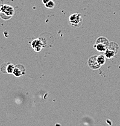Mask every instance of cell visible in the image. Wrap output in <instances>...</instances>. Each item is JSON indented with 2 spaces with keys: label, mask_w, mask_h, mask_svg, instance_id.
<instances>
[{
  "label": "cell",
  "mask_w": 120,
  "mask_h": 126,
  "mask_svg": "<svg viewBox=\"0 0 120 126\" xmlns=\"http://www.w3.org/2000/svg\"><path fill=\"white\" fill-rule=\"evenodd\" d=\"M1 13L0 16L4 20L10 19L15 14L14 8L9 5H2L1 7Z\"/></svg>",
  "instance_id": "6da1fadb"
},
{
  "label": "cell",
  "mask_w": 120,
  "mask_h": 126,
  "mask_svg": "<svg viewBox=\"0 0 120 126\" xmlns=\"http://www.w3.org/2000/svg\"><path fill=\"white\" fill-rule=\"evenodd\" d=\"M83 21V18L80 14H72L69 18V22L75 27H78L82 24Z\"/></svg>",
  "instance_id": "7a4b0ae2"
},
{
  "label": "cell",
  "mask_w": 120,
  "mask_h": 126,
  "mask_svg": "<svg viewBox=\"0 0 120 126\" xmlns=\"http://www.w3.org/2000/svg\"><path fill=\"white\" fill-rule=\"evenodd\" d=\"M15 65L13 64L10 63H3L1 65L0 70L3 73H8V74H11L13 73L14 69H15Z\"/></svg>",
  "instance_id": "3957f363"
},
{
  "label": "cell",
  "mask_w": 120,
  "mask_h": 126,
  "mask_svg": "<svg viewBox=\"0 0 120 126\" xmlns=\"http://www.w3.org/2000/svg\"><path fill=\"white\" fill-rule=\"evenodd\" d=\"M97 55H94V56H91L89 58V60L88 61V65L91 68V69L93 70H97V69H100L101 67V65L99 64L97 61Z\"/></svg>",
  "instance_id": "277c9868"
},
{
  "label": "cell",
  "mask_w": 120,
  "mask_h": 126,
  "mask_svg": "<svg viewBox=\"0 0 120 126\" xmlns=\"http://www.w3.org/2000/svg\"><path fill=\"white\" fill-rule=\"evenodd\" d=\"M32 46L36 52H40L43 47L45 46H44V43L42 39H36L32 42Z\"/></svg>",
  "instance_id": "5b68a950"
},
{
  "label": "cell",
  "mask_w": 120,
  "mask_h": 126,
  "mask_svg": "<svg viewBox=\"0 0 120 126\" xmlns=\"http://www.w3.org/2000/svg\"><path fill=\"white\" fill-rule=\"evenodd\" d=\"M25 73V69L24 66L22 64H16L15 67V69L13 71V75L16 77H19L24 75Z\"/></svg>",
  "instance_id": "8992f818"
},
{
  "label": "cell",
  "mask_w": 120,
  "mask_h": 126,
  "mask_svg": "<svg viewBox=\"0 0 120 126\" xmlns=\"http://www.w3.org/2000/svg\"><path fill=\"white\" fill-rule=\"evenodd\" d=\"M108 49L114 51L116 53H118V50H119V46L117 43L115 42H110L109 43V46L108 47Z\"/></svg>",
  "instance_id": "52a82bcc"
},
{
  "label": "cell",
  "mask_w": 120,
  "mask_h": 126,
  "mask_svg": "<svg viewBox=\"0 0 120 126\" xmlns=\"http://www.w3.org/2000/svg\"><path fill=\"white\" fill-rule=\"evenodd\" d=\"M116 54H117V53H116L114 51L108 49V48H107L106 50L105 51V56L108 59H110V58H112L114 57Z\"/></svg>",
  "instance_id": "ba28073f"
},
{
  "label": "cell",
  "mask_w": 120,
  "mask_h": 126,
  "mask_svg": "<svg viewBox=\"0 0 120 126\" xmlns=\"http://www.w3.org/2000/svg\"><path fill=\"white\" fill-rule=\"evenodd\" d=\"M97 61L101 65H104L106 63V56L103 55H99L97 57Z\"/></svg>",
  "instance_id": "9c48e42d"
},
{
  "label": "cell",
  "mask_w": 120,
  "mask_h": 126,
  "mask_svg": "<svg viewBox=\"0 0 120 126\" xmlns=\"http://www.w3.org/2000/svg\"><path fill=\"white\" fill-rule=\"evenodd\" d=\"M45 6L47 8H48V9H53V8L55 7V2L53 0H51L47 3L45 4Z\"/></svg>",
  "instance_id": "30bf717a"
},
{
  "label": "cell",
  "mask_w": 120,
  "mask_h": 126,
  "mask_svg": "<svg viewBox=\"0 0 120 126\" xmlns=\"http://www.w3.org/2000/svg\"><path fill=\"white\" fill-rule=\"evenodd\" d=\"M49 1H51V0H42V2H43V4L45 5V4L47 3V2H49Z\"/></svg>",
  "instance_id": "8fae6325"
},
{
  "label": "cell",
  "mask_w": 120,
  "mask_h": 126,
  "mask_svg": "<svg viewBox=\"0 0 120 126\" xmlns=\"http://www.w3.org/2000/svg\"><path fill=\"white\" fill-rule=\"evenodd\" d=\"M1 8H0V15H1Z\"/></svg>",
  "instance_id": "7c38bea8"
}]
</instances>
